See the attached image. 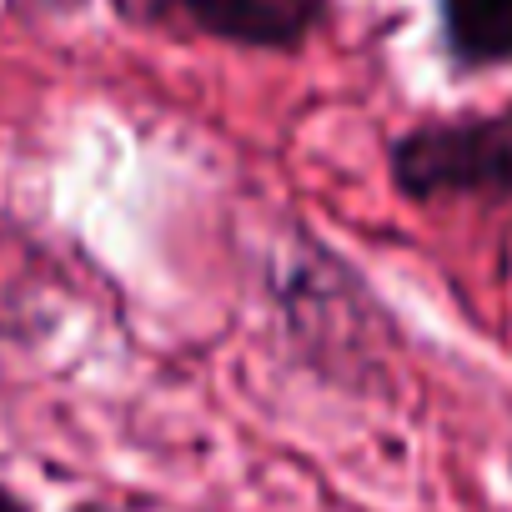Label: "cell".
<instances>
[{
    "instance_id": "6da1fadb",
    "label": "cell",
    "mask_w": 512,
    "mask_h": 512,
    "mask_svg": "<svg viewBox=\"0 0 512 512\" xmlns=\"http://www.w3.org/2000/svg\"><path fill=\"white\" fill-rule=\"evenodd\" d=\"M392 181L407 201H507L512 196V101L472 116L417 121L392 141Z\"/></svg>"
},
{
    "instance_id": "7a4b0ae2",
    "label": "cell",
    "mask_w": 512,
    "mask_h": 512,
    "mask_svg": "<svg viewBox=\"0 0 512 512\" xmlns=\"http://www.w3.org/2000/svg\"><path fill=\"white\" fill-rule=\"evenodd\" d=\"M111 6L131 26L241 51H302L327 16V0H111Z\"/></svg>"
},
{
    "instance_id": "3957f363",
    "label": "cell",
    "mask_w": 512,
    "mask_h": 512,
    "mask_svg": "<svg viewBox=\"0 0 512 512\" xmlns=\"http://www.w3.org/2000/svg\"><path fill=\"white\" fill-rule=\"evenodd\" d=\"M437 26L457 71L512 66V0H437Z\"/></svg>"
},
{
    "instance_id": "277c9868",
    "label": "cell",
    "mask_w": 512,
    "mask_h": 512,
    "mask_svg": "<svg viewBox=\"0 0 512 512\" xmlns=\"http://www.w3.org/2000/svg\"><path fill=\"white\" fill-rule=\"evenodd\" d=\"M0 512H31V502H26L16 487H6V482H0Z\"/></svg>"
},
{
    "instance_id": "5b68a950",
    "label": "cell",
    "mask_w": 512,
    "mask_h": 512,
    "mask_svg": "<svg viewBox=\"0 0 512 512\" xmlns=\"http://www.w3.org/2000/svg\"><path fill=\"white\" fill-rule=\"evenodd\" d=\"M86 512H96V507H86Z\"/></svg>"
}]
</instances>
